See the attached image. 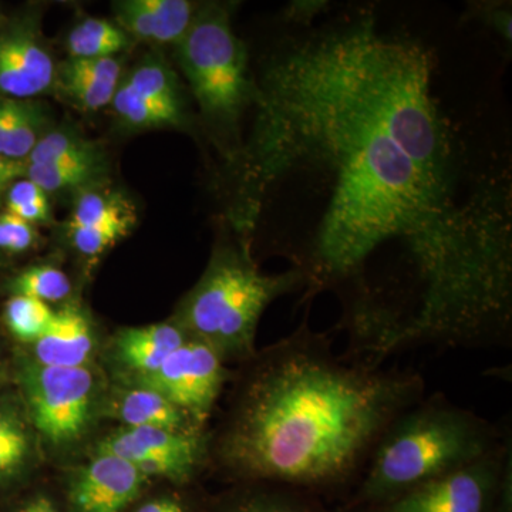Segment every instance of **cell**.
Here are the masks:
<instances>
[{"mask_svg": "<svg viewBox=\"0 0 512 512\" xmlns=\"http://www.w3.org/2000/svg\"><path fill=\"white\" fill-rule=\"evenodd\" d=\"M426 47L370 15L288 36L262 67L242 204L298 185L313 224L289 252L308 295L389 320L414 348L505 346L507 195L458 197V153Z\"/></svg>", "mask_w": 512, "mask_h": 512, "instance_id": "obj_1", "label": "cell"}, {"mask_svg": "<svg viewBox=\"0 0 512 512\" xmlns=\"http://www.w3.org/2000/svg\"><path fill=\"white\" fill-rule=\"evenodd\" d=\"M245 363L210 440L212 463L237 483L292 485L322 500H348L384 431L427 394L413 370L338 355L308 319Z\"/></svg>", "mask_w": 512, "mask_h": 512, "instance_id": "obj_2", "label": "cell"}, {"mask_svg": "<svg viewBox=\"0 0 512 512\" xmlns=\"http://www.w3.org/2000/svg\"><path fill=\"white\" fill-rule=\"evenodd\" d=\"M511 431L443 393L424 396L384 431L343 510L367 511L501 450Z\"/></svg>", "mask_w": 512, "mask_h": 512, "instance_id": "obj_3", "label": "cell"}, {"mask_svg": "<svg viewBox=\"0 0 512 512\" xmlns=\"http://www.w3.org/2000/svg\"><path fill=\"white\" fill-rule=\"evenodd\" d=\"M302 289H308V279L299 269L262 274L245 249L218 248L185 299L178 326L190 338L207 342L224 360L247 362L256 353V329L265 309Z\"/></svg>", "mask_w": 512, "mask_h": 512, "instance_id": "obj_4", "label": "cell"}, {"mask_svg": "<svg viewBox=\"0 0 512 512\" xmlns=\"http://www.w3.org/2000/svg\"><path fill=\"white\" fill-rule=\"evenodd\" d=\"M177 55L202 116L212 126L235 133L242 114L254 104L256 86L247 49L232 28L228 10L221 5L198 8Z\"/></svg>", "mask_w": 512, "mask_h": 512, "instance_id": "obj_5", "label": "cell"}, {"mask_svg": "<svg viewBox=\"0 0 512 512\" xmlns=\"http://www.w3.org/2000/svg\"><path fill=\"white\" fill-rule=\"evenodd\" d=\"M512 441L497 453L363 512H511Z\"/></svg>", "mask_w": 512, "mask_h": 512, "instance_id": "obj_6", "label": "cell"}, {"mask_svg": "<svg viewBox=\"0 0 512 512\" xmlns=\"http://www.w3.org/2000/svg\"><path fill=\"white\" fill-rule=\"evenodd\" d=\"M30 419L53 444L79 439L92 419L94 380L86 367L32 365L23 370Z\"/></svg>", "mask_w": 512, "mask_h": 512, "instance_id": "obj_7", "label": "cell"}, {"mask_svg": "<svg viewBox=\"0 0 512 512\" xmlns=\"http://www.w3.org/2000/svg\"><path fill=\"white\" fill-rule=\"evenodd\" d=\"M99 454L123 458L146 477H163L185 484L200 471L210 454L202 431L134 427L107 437Z\"/></svg>", "mask_w": 512, "mask_h": 512, "instance_id": "obj_8", "label": "cell"}, {"mask_svg": "<svg viewBox=\"0 0 512 512\" xmlns=\"http://www.w3.org/2000/svg\"><path fill=\"white\" fill-rule=\"evenodd\" d=\"M56 64L35 23L0 29V96L32 100L55 84Z\"/></svg>", "mask_w": 512, "mask_h": 512, "instance_id": "obj_9", "label": "cell"}, {"mask_svg": "<svg viewBox=\"0 0 512 512\" xmlns=\"http://www.w3.org/2000/svg\"><path fill=\"white\" fill-rule=\"evenodd\" d=\"M147 477L123 458L99 454L70 478L69 512H130L143 497Z\"/></svg>", "mask_w": 512, "mask_h": 512, "instance_id": "obj_10", "label": "cell"}, {"mask_svg": "<svg viewBox=\"0 0 512 512\" xmlns=\"http://www.w3.org/2000/svg\"><path fill=\"white\" fill-rule=\"evenodd\" d=\"M113 9L117 25L133 39L175 46L198 10L187 0H123L113 3Z\"/></svg>", "mask_w": 512, "mask_h": 512, "instance_id": "obj_11", "label": "cell"}, {"mask_svg": "<svg viewBox=\"0 0 512 512\" xmlns=\"http://www.w3.org/2000/svg\"><path fill=\"white\" fill-rule=\"evenodd\" d=\"M93 333L73 308L56 313L45 335L35 342L37 363L52 367H84L93 352Z\"/></svg>", "mask_w": 512, "mask_h": 512, "instance_id": "obj_12", "label": "cell"}, {"mask_svg": "<svg viewBox=\"0 0 512 512\" xmlns=\"http://www.w3.org/2000/svg\"><path fill=\"white\" fill-rule=\"evenodd\" d=\"M238 484L242 487L212 512H330L325 500L302 488L269 481Z\"/></svg>", "mask_w": 512, "mask_h": 512, "instance_id": "obj_13", "label": "cell"}, {"mask_svg": "<svg viewBox=\"0 0 512 512\" xmlns=\"http://www.w3.org/2000/svg\"><path fill=\"white\" fill-rule=\"evenodd\" d=\"M46 124L42 104L0 96V156L26 163L40 138L49 131Z\"/></svg>", "mask_w": 512, "mask_h": 512, "instance_id": "obj_14", "label": "cell"}, {"mask_svg": "<svg viewBox=\"0 0 512 512\" xmlns=\"http://www.w3.org/2000/svg\"><path fill=\"white\" fill-rule=\"evenodd\" d=\"M188 339L190 336L173 323L126 329L119 336V352L128 366L148 376Z\"/></svg>", "mask_w": 512, "mask_h": 512, "instance_id": "obj_15", "label": "cell"}, {"mask_svg": "<svg viewBox=\"0 0 512 512\" xmlns=\"http://www.w3.org/2000/svg\"><path fill=\"white\" fill-rule=\"evenodd\" d=\"M119 410L120 419L127 424L128 429L156 427L175 431H202L178 407L148 387L128 392L121 400Z\"/></svg>", "mask_w": 512, "mask_h": 512, "instance_id": "obj_16", "label": "cell"}, {"mask_svg": "<svg viewBox=\"0 0 512 512\" xmlns=\"http://www.w3.org/2000/svg\"><path fill=\"white\" fill-rule=\"evenodd\" d=\"M130 36L116 23L89 18L74 26L67 37L70 59L114 57L130 45Z\"/></svg>", "mask_w": 512, "mask_h": 512, "instance_id": "obj_17", "label": "cell"}, {"mask_svg": "<svg viewBox=\"0 0 512 512\" xmlns=\"http://www.w3.org/2000/svg\"><path fill=\"white\" fill-rule=\"evenodd\" d=\"M141 97L183 117V106L174 74L163 62L147 59L138 63L123 80Z\"/></svg>", "mask_w": 512, "mask_h": 512, "instance_id": "obj_18", "label": "cell"}, {"mask_svg": "<svg viewBox=\"0 0 512 512\" xmlns=\"http://www.w3.org/2000/svg\"><path fill=\"white\" fill-rule=\"evenodd\" d=\"M30 454V439L18 414L0 407V490L22 477Z\"/></svg>", "mask_w": 512, "mask_h": 512, "instance_id": "obj_19", "label": "cell"}, {"mask_svg": "<svg viewBox=\"0 0 512 512\" xmlns=\"http://www.w3.org/2000/svg\"><path fill=\"white\" fill-rule=\"evenodd\" d=\"M133 211L117 195L83 192L74 205L69 228L124 227L133 224Z\"/></svg>", "mask_w": 512, "mask_h": 512, "instance_id": "obj_20", "label": "cell"}, {"mask_svg": "<svg viewBox=\"0 0 512 512\" xmlns=\"http://www.w3.org/2000/svg\"><path fill=\"white\" fill-rule=\"evenodd\" d=\"M101 160L100 151L92 141L73 131H47L33 148L26 164L76 163Z\"/></svg>", "mask_w": 512, "mask_h": 512, "instance_id": "obj_21", "label": "cell"}, {"mask_svg": "<svg viewBox=\"0 0 512 512\" xmlns=\"http://www.w3.org/2000/svg\"><path fill=\"white\" fill-rule=\"evenodd\" d=\"M101 160L76 163L26 164L28 180L46 192H59L82 187L99 177Z\"/></svg>", "mask_w": 512, "mask_h": 512, "instance_id": "obj_22", "label": "cell"}, {"mask_svg": "<svg viewBox=\"0 0 512 512\" xmlns=\"http://www.w3.org/2000/svg\"><path fill=\"white\" fill-rule=\"evenodd\" d=\"M111 107L114 113L120 117L128 126L136 128H156L164 126H177L183 121V117L171 111L158 107L140 94L134 92L130 86L121 80Z\"/></svg>", "mask_w": 512, "mask_h": 512, "instance_id": "obj_23", "label": "cell"}, {"mask_svg": "<svg viewBox=\"0 0 512 512\" xmlns=\"http://www.w3.org/2000/svg\"><path fill=\"white\" fill-rule=\"evenodd\" d=\"M56 313L46 302L25 295H13L6 303L5 318L8 328L23 342L42 338L52 325Z\"/></svg>", "mask_w": 512, "mask_h": 512, "instance_id": "obj_24", "label": "cell"}, {"mask_svg": "<svg viewBox=\"0 0 512 512\" xmlns=\"http://www.w3.org/2000/svg\"><path fill=\"white\" fill-rule=\"evenodd\" d=\"M62 92L70 103L86 111H99L110 106L116 93V84L97 82L82 74L73 72L66 64H60L56 69L55 84L53 87Z\"/></svg>", "mask_w": 512, "mask_h": 512, "instance_id": "obj_25", "label": "cell"}, {"mask_svg": "<svg viewBox=\"0 0 512 512\" xmlns=\"http://www.w3.org/2000/svg\"><path fill=\"white\" fill-rule=\"evenodd\" d=\"M15 295L30 296L43 302H57L72 291L69 278L55 266L42 265L26 269L16 276L12 286Z\"/></svg>", "mask_w": 512, "mask_h": 512, "instance_id": "obj_26", "label": "cell"}, {"mask_svg": "<svg viewBox=\"0 0 512 512\" xmlns=\"http://www.w3.org/2000/svg\"><path fill=\"white\" fill-rule=\"evenodd\" d=\"M6 207L9 214L16 215L29 224L46 221L49 215L46 192L28 178L10 185Z\"/></svg>", "mask_w": 512, "mask_h": 512, "instance_id": "obj_27", "label": "cell"}, {"mask_svg": "<svg viewBox=\"0 0 512 512\" xmlns=\"http://www.w3.org/2000/svg\"><path fill=\"white\" fill-rule=\"evenodd\" d=\"M127 231L124 227H82L69 228V235L74 248L84 255L96 256L116 244Z\"/></svg>", "mask_w": 512, "mask_h": 512, "instance_id": "obj_28", "label": "cell"}, {"mask_svg": "<svg viewBox=\"0 0 512 512\" xmlns=\"http://www.w3.org/2000/svg\"><path fill=\"white\" fill-rule=\"evenodd\" d=\"M35 242V229L32 224L16 215H0V249L8 252H23Z\"/></svg>", "mask_w": 512, "mask_h": 512, "instance_id": "obj_29", "label": "cell"}, {"mask_svg": "<svg viewBox=\"0 0 512 512\" xmlns=\"http://www.w3.org/2000/svg\"><path fill=\"white\" fill-rule=\"evenodd\" d=\"M130 512H194L191 505L175 494L158 495L138 501Z\"/></svg>", "mask_w": 512, "mask_h": 512, "instance_id": "obj_30", "label": "cell"}, {"mask_svg": "<svg viewBox=\"0 0 512 512\" xmlns=\"http://www.w3.org/2000/svg\"><path fill=\"white\" fill-rule=\"evenodd\" d=\"M9 512H64L47 494H35L13 505ZM69 512V511H67Z\"/></svg>", "mask_w": 512, "mask_h": 512, "instance_id": "obj_31", "label": "cell"}, {"mask_svg": "<svg viewBox=\"0 0 512 512\" xmlns=\"http://www.w3.org/2000/svg\"><path fill=\"white\" fill-rule=\"evenodd\" d=\"M26 175V163L8 160L0 156V195L13 184L18 177Z\"/></svg>", "mask_w": 512, "mask_h": 512, "instance_id": "obj_32", "label": "cell"}, {"mask_svg": "<svg viewBox=\"0 0 512 512\" xmlns=\"http://www.w3.org/2000/svg\"><path fill=\"white\" fill-rule=\"evenodd\" d=\"M342 512H363V511H356V510H342Z\"/></svg>", "mask_w": 512, "mask_h": 512, "instance_id": "obj_33", "label": "cell"}]
</instances>
